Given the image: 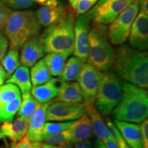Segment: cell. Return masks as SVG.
Wrapping results in <instances>:
<instances>
[{
  "label": "cell",
  "mask_w": 148,
  "mask_h": 148,
  "mask_svg": "<svg viewBox=\"0 0 148 148\" xmlns=\"http://www.w3.org/2000/svg\"><path fill=\"white\" fill-rule=\"evenodd\" d=\"M122 82L114 71L108 70L103 73L95 101V106L101 115L106 116L112 113L119 102Z\"/></svg>",
  "instance_id": "obj_6"
},
{
  "label": "cell",
  "mask_w": 148,
  "mask_h": 148,
  "mask_svg": "<svg viewBox=\"0 0 148 148\" xmlns=\"http://www.w3.org/2000/svg\"><path fill=\"white\" fill-rule=\"evenodd\" d=\"M90 19L86 14L77 18L74 27L73 55L81 60H87L88 52V32Z\"/></svg>",
  "instance_id": "obj_11"
},
{
  "label": "cell",
  "mask_w": 148,
  "mask_h": 148,
  "mask_svg": "<svg viewBox=\"0 0 148 148\" xmlns=\"http://www.w3.org/2000/svg\"><path fill=\"white\" fill-rule=\"evenodd\" d=\"M115 50L111 45L108 35V27L96 24L88 32L87 62L99 71L105 72L112 67Z\"/></svg>",
  "instance_id": "obj_4"
},
{
  "label": "cell",
  "mask_w": 148,
  "mask_h": 148,
  "mask_svg": "<svg viewBox=\"0 0 148 148\" xmlns=\"http://www.w3.org/2000/svg\"><path fill=\"white\" fill-rule=\"evenodd\" d=\"M95 148H106V147H105L104 144L101 140L97 139L95 143Z\"/></svg>",
  "instance_id": "obj_44"
},
{
  "label": "cell",
  "mask_w": 148,
  "mask_h": 148,
  "mask_svg": "<svg viewBox=\"0 0 148 148\" xmlns=\"http://www.w3.org/2000/svg\"><path fill=\"white\" fill-rule=\"evenodd\" d=\"M71 55L66 52H51L46 55L43 59L45 61L51 75L60 77L63 71L66 59Z\"/></svg>",
  "instance_id": "obj_23"
},
{
  "label": "cell",
  "mask_w": 148,
  "mask_h": 148,
  "mask_svg": "<svg viewBox=\"0 0 148 148\" xmlns=\"http://www.w3.org/2000/svg\"><path fill=\"white\" fill-rule=\"evenodd\" d=\"M85 114L82 103H67L60 101L49 103L46 112V121L66 122L78 119Z\"/></svg>",
  "instance_id": "obj_10"
},
{
  "label": "cell",
  "mask_w": 148,
  "mask_h": 148,
  "mask_svg": "<svg viewBox=\"0 0 148 148\" xmlns=\"http://www.w3.org/2000/svg\"><path fill=\"white\" fill-rule=\"evenodd\" d=\"M50 102L38 103L28 121L27 136L31 143L41 142L42 130L46 122V112Z\"/></svg>",
  "instance_id": "obj_14"
},
{
  "label": "cell",
  "mask_w": 148,
  "mask_h": 148,
  "mask_svg": "<svg viewBox=\"0 0 148 148\" xmlns=\"http://www.w3.org/2000/svg\"><path fill=\"white\" fill-rule=\"evenodd\" d=\"M7 84H13L19 88L22 94L30 92L32 85L30 79V74L28 67L19 66L12 75L6 80Z\"/></svg>",
  "instance_id": "obj_22"
},
{
  "label": "cell",
  "mask_w": 148,
  "mask_h": 148,
  "mask_svg": "<svg viewBox=\"0 0 148 148\" xmlns=\"http://www.w3.org/2000/svg\"><path fill=\"white\" fill-rule=\"evenodd\" d=\"M40 25L34 11H12L3 28L10 48L18 49L39 34Z\"/></svg>",
  "instance_id": "obj_3"
},
{
  "label": "cell",
  "mask_w": 148,
  "mask_h": 148,
  "mask_svg": "<svg viewBox=\"0 0 148 148\" xmlns=\"http://www.w3.org/2000/svg\"><path fill=\"white\" fill-rule=\"evenodd\" d=\"M38 104V102L34 99L30 92L23 93L21 97V106L16 114L18 117L28 121Z\"/></svg>",
  "instance_id": "obj_26"
},
{
  "label": "cell",
  "mask_w": 148,
  "mask_h": 148,
  "mask_svg": "<svg viewBox=\"0 0 148 148\" xmlns=\"http://www.w3.org/2000/svg\"><path fill=\"white\" fill-rule=\"evenodd\" d=\"M106 148H119V144H118L116 140L114 138L106 140L103 143Z\"/></svg>",
  "instance_id": "obj_40"
},
{
  "label": "cell",
  "mask_w": 148,
  "mask_h": 148,
  "mask_svg": "<svg viewBox=\"0 0 148 148\" xmlns=\"http://www.w3.org/2000/svg\"><path fill=\"white\" fill-rule=\"evenodd\" d=\"M8 41L3 31H0V61L2 60L8 48Z\"/></svg>",
  "instance_id": "obj_35"
},
{
  "label": "cell",
  "mask_w": 148,
  "mask_h": 148,
  "mask_svg": "<svg viewBox=\"0 0 148 148\" xmlns=\"http://www.w3.org/2000/svg\"><path fill=\"white\" fill-rule=\"evenodd\" d=\"M135 0H99L89 12L85 13L95 24L108 25Z\"/></svg>",
  "instance_id": "obj_8"
},
{
  "label": "cell",
  "mask_w": 148,
  "mask_h": 148,
  "mask_svg": "<svg viewBox=\"0 0 148 148\" xmlns=\"http://www.w3.org/2000/svg\"><path fill=\"white\" fill-rule=\"evenodd\" d=\"M6 78V73H5V70L3 66L0 64V86L3 84Z\"/></svg>",
  "instance_id": "obj_43"
},
{
  "label": "cell",
  "mask_w": 148,
  "mask_h": 148,
  "mask_svg": "<svg viewBox=\"0 0 148 148\" xmlns=\"http://www.w3.org/2000/svg\"><path fill=\"white\" fill-rule=\"evenodd\" d=\"M16 148H31V142L27 138V134L17 144H16Z\"/></svg>",
  "instance_id": "obj_38"
},
{
  "label": "cell",
  "mask_w": 148,
  "mask_h": 148,
  "mask_svg": "<svg viewBox=\"0 0 148 148\" xmlns=\"http://www.w3.org/2000/svg\"><path fill=\"white\" fill-rule=\"evenodd\" d=\"M114 73L120 79L147 88L148 86L147 53L126 44L120 45L115 51L113 65Z\"/></svg>",
  "instance_id": "obj_1"
},
{
  "label": "cell",
  "mask_w": 148,
  "mask_h": 148,
  "mask_svg": "<svg viewBox=\"0 0 148 148\" xmlns=\"http://www.w3.org/2000/svg\"><path fill=\"white\" fill-rule=\"evenodd\" d=\"M71 130L69 128L61 132L42 137L41 142L49 144V145H60V144L66 143V142H71Z\"/></svg>",
  "instance_id": "obj_31"
},
{
  "label": "cell",
  "mask_w": 148,
  "mask_h": 148,
  "mask_svg": "<svg viewBox=\"0 0 148 148\" xmlns=\"http://www.w3.org/2000/svg\"><path fill=\"white\" fill-rule=\"evenodd\" d=\"M141 130L142 138H143V148H148V121L147 119L141 122L140 125Z\"/></svg>",
  "instance_id": "obj_36"
},
{
  "label": "cell",
  "mask_w": 148,
  "mask_h": 148,
  "mask_svg": "<svg viewBox=\"0 0 148 148\" xmlns=\"http://www.w3.org/2000/svg\"><path fill=\"white\" fill-rule=\"evenodd\" d=\"M9 148H16V144L12 143V145L10 146V147H9Z\"/></svg>",
  "instance_id": "obj_48"
},
{
  "label": "cell",
  "mask_w": 148,
  "mask_h": 148,
  "mask_svg": "<svg viewBox=\"0 0 148 148\" xmlns=\"http://www.w3.org/2000/svg\"><path fill=\"white\" fill-rule=\"evenodd\" d=\"M131 47L139 51H145L148 47V16L140 10L131 27L129 34Z\"/></svg>",
  "instance_id": "obj_12"
},
{
  "label": "cell",
  "mask_w": 148,
  "mask_h": 148,
  "mask_svg": "<svg viewBox=\"0 0 148 148\" xmlns=\"http://www.w3.org/2000/svg\"><path fill=\"white\" fill-rule=\"evenodd\" d=\"M62 82L60 78L51 77L47 82L32 87L31 94L38 103L50 102L58 95Z\"/></svg>",
  "instance_id": "obj_18"
},
{
  "label": "cell",
  "mask_w": 148,
  "mask_h": 148,
  "mask_svg": "<svg viewBox=\"0 0 148 148\" xmlns=\"http://www.w3.org/2000/svg\"><path fill=\"white\" fill-rule=\"evenodd\" d=\"M12 10L0 1V31H3L9 15Z\"/></svg>",
  "instance_id": "obj_34"
},
{
  "label": "cell",
  "mask_w": 148,
  "mask_h": 148,
  "mask_svg": "<svg viewBox=\"0 0 148 148\" xmlns=\"http://www.w3.org/2000/svg\"><path fill=\"white\" fill-rule=\"evenodd\" d=\"M142 1V0H138V2H139V1Z\"/></svg>",
  "instance_id": "obj_49"
},
{
  "label": "cell",
  "mask_w": 148,
  "mask_h": 148,
  "mask_svg": "<svg viewBox=\"0 0 148 148\" xmlns=\"http://www.w3.org/2000/svg\"><path fill=\"white\" fill-rule=\"evenodd\" d=\"M70 130L71 132V143L89 139L92 134L91 122L86 113L74 121Z\"/></svg>",
  "instance_id": "obj_21"
},
{
  "label": "cell",
  "mask_w": 148,
  "mask_h": 148,
  "mask_svg": "<svg viewBox=\"0 0 148 148\" xmlns=\"http://www.w3.org/2000/svg\"><path fill=\"white\" fill-rule=\"evenodd\" d=\"M40 145L43 148H74L71 142H66L58 145H52L43 143V142H38Z\"/></svg>",
  "instance_id": "obj_37"
},
{
  "label": "cell",
  "mask_w": 148,
  "mask_h": 148,
  "mask_svg": "<svg viewBox=\"0 0 148 148\" xmlns=\"http://www.w3.org/2000/svg\"><path fill=\"white\" fill-rule=\"evenodd\" d=\"M115 140H116L118 144H119V148H131L126 143H125V141L123 138V137H122L121 134L116 136L115 138Z\"/></svg>",
  "instance_id": "obj_41"
},
{
  "label": "cell",
  "mask_w": 148,
  "mask_h": 148,
  "mask_svg": "<svg viewBox=\"0 0 148 148\" xmlns=\"http://www.w3.org/2000/svg\"><path fill=\"white\" fill-rule=\"evenodd\" d=\"M35 14L40 26L49 27L63 19L68 13L58 0H47Z\"/></svg>",
  "instance_id": "obj_13"
},
{
  "label": "cell",
  "mask_w": 148,
  "mask_h": 148,
  "mask_svg": "<svg viewBox=\"0 0 148 148\" xmlns=\"http://www.w3.org/2000/svg\"><path fill=\"white\" fill-rule=\"evenodd\" d=\"M138 0H135L111 23L108 28V38L110 43L114 45L125 43L128 38L131 27L138 13Z\"/></svg>",
  "instance_id": "obj_7"
},
{
  "label": "cell",
  "mask_w": 148,
  "mask_h": 148,
  "mask_svg": "<svg viewBox=\"0 0 148 148\" xmlns=\"http://www.w3.org/2000/svg\"><path fill=\"white\" fill-rule=\"evenodd\" d=\"M1 3L8 8L14 10H22L32 7L34 0H0Z\"/></svg>",
  "instance_id": "obj_32"
},
{
  "label": "cell",
  "mask_w": 148,
  "mask_h": 148,
  "mask_svg": "<svg viewBox=\"0 0 148 148\" xmlns=\"http://www.w3.org/2000/svg\"><path fill=\"white\" fill-rule=\"evenodd\" d=\"M28 121L18 117L15 120L7 121L0 125V140L8 139L17 144L27 134Z\"/></svg>",
  "instance_id": "obj_15"
},
{
  "label": "cell",
  "mask_w": 148,
  "mask_h": 148,
  "mask_svg": "<svg viewBox=\"0 0 148 148\" xmlns=\"http://www.w3.org/2000/svg\"><path fill=\"white\" fill-rule=\"evenodd\" d=\"M140 6V10L146 14H148V0H142L138 2Z\"/></svg>",
  "instance_id": "obj_42"
},
{
  "label": "cell",
  "mask_w": 148,
  "mask_h": 148,
  "mask_svg": "<svg viewBox=\"0 0 148 148\" xmlns=\"http://www.w3.org/2000/svg\"><path fill=\"white\" fill-rule=\"evenodd\" d=\"M45 53V49L40 37H34L21 47L20 62L23 66L32 67L43 57Z\"/></svg>",
  "instance_id": "obj_16"
},
{
  "label": "cell",
  "mask_w": 148,
  "mask_h": 148,
  "mask_svg": "<svg viewBox=\"0 0 148 148\" xmlns=\"http://www.w3.org/2000/svg\"><path fill=\"white\" fill-rule=\"evenodd\" d=\"M34 1H36V2L40 3H44L47 0H34Z\"/></svg>",
  "instance_id": "obj_47"
},
{
  "label": "cell",
  "mask_w": 148,
  "mask_h": 148,
  "mask_svg": "<svg viewBox=\"0 0 148 148\" xmlns=\"http://www.w3.org/2000/svg\"><path fill=\"white\" fill-rule=\"evenodd\" d=\"M114 124L122 137L131 148H143V138L140 125L114 120Z\"/></svg>",
  "instance_id": "obj_19"
},
{
  "label": "cell",
  "mask_w": 148,
  "mask_h": 148,
  "mask_svg": "<svg viewBox=\"0 0 148 148\" xmlns=\"http://www.w3.org/2000/svg\"><path fill=\"white\" fill-rule=\"evenodd\" d=\"M78 1L79 0H69L70 5H71V8H73L74 10H75V8H76L77 3V2H78Z\"/></svg>",
  "instance_id": "obj_45"
},
{
  "label": "cell",
  "mask_w": 148,
  "mask_h": 148,
  "mask_svg": "<svg viewBox=\"0 0 148 148\" xmlns=\"http://www.w3.org/2000/svg\"><path fill=\"white\" fill-rule=\"evenodd\" d=\"M55 101L73 103H82L83 101V95L78 82L62 81L60 90Z\"/></svg>",
  "instance_id": "obj_20"
},
{
  "label": "cell",
  "mask_w": 148,
  "mask_h": 148,
  "mask_svg": "<svg viewBox=\"0 0 148 148\" xmlns=\"http://www.w3.org/2000/svg\"><path fill=\"white\" fill-rule=\"evenodd\" d=\"M99 0H79L75 10L78 15H82L86 13Z\"/></svg>",
  "instance_id": "obj_33"
},
{
  "label": "cell",
  "mask_w": 148,
  "mask_h": 148,
  "mask_svg": "<svg viewBox=\"0 0 148 148\" xmlns=\"http://www.w3.org/2000/svg\"><path fill=\"white\" fill-rule=\"evenodd\" d=\"M112 112L116 121L141 123L148 115L147 90L130 82H123L121 99Z\"/></svg>",
  "instance_id": "obj_2"
},
{
  "label": "cell",
  "mask_w": 148,
  "mask_h": 148,
  "mask_svg": "<svg viewBox=\"0 0 148 148\" xmlns=\"http://www.w3.org/2000/svg\"><path fill=\"white\" fill-rule=\"evenodd\" d=\"M21 103V95L16 97L0 109V125L14 119Z\"/></svg>",
  "instance_id": "obj_28"
},
{
  "label": "cell",
  "mask_w": 148,
  "mask_h": 148,
  "mask_svg": "<svg viewBox=\"0 0 148 148\" xmlns=\"http://www.w3.org/2000/svg\"><path fill=\"white\" fill-rule=\"evenodd\" d=\"M51 78V73L44 59H40L31 67L30 79L33 86L44 84Z\"/></svg>",
  "instance_id": "obj_24"
},
{
  "label": "cell",
  "mask_w": 148,
  "mask_h": 148,
  "mask_svg": "<svg viewBox=\"0 0 148 148\" xmlns=\"http://www.w3.org/2000/svg\"><path fill=\"white\" fill-rule=\"evenodd\" d=\"M102 75L103 73L90 64H83L77 79L82 90V103H95Z\"/></svg>",
  "instance_id": "obj_9"
},
{
  "label": "cell",
  "mask_w": 148,
  "mask_h": 148,
  "mask_svg": "<svg viewBox=\"0 0 148 148\" xmlns=\"http://www.w3.org/2000/svg\"><path fill=\"white\" fill-rule=\"evenodd\" d=\"M18 96H21V91L16 85L6 83L0 86V109Z\"/></svg>",
  "instance_id": "obj_29"
},
{
  "label": "cell",
  "mask_w": 148,
  "mask_h": 148,
  "mask_svg": "<svg viewBox=\"0 0 148 148\" xmlns=\"http://www.w3.org/2000/svg\"><path fill=\"white\" fill-rule=\"evenodd\" d=\"M75 23V17L71 13L48 27L40 37L45 52H66L71 54L74 49Z\"/></svg>",
  "instance_id": "obj_5"
},
{
  "label": "cell",
  "mask_w": 148,
  "mask_h": 148,
  "mask_svg": "<svg viewBox=\"0 0 148 148\" xmlns=\"http://www.w3.org/2000/svg\"><path fill=\"white\" fill-rule=\"evenodd\" d=\"M82 104L84 108L85 113L90 118L92 132L97 136V139H99L103 143H104L106 140L114 138L109 132L101 115L96 108L95 103H82Z\"/></svg>",
  "instance_id": "obj_17"
},
{
  "label": "cell",
  "mask_w": 148,
  "mask_h": 148,
  "mask_svg": "<svg viewBox=\"0 0 148 148\" xmlns=\"http://www.w3.org/2000/svg\"><path fill=\"white\" fill-rule=\"evenodd\" d=\"M73 145L75 148H92L91 143L88 139L74 142Z\"/></svg>",
  "instance_id": "obj_39"
},
{
  "label": "cell",
  "mask_w": 148,
  "mask_h": 148,
  "mask_svg": "<svg viewBox=\"0 0 148 148\" xmlns=\"http://www.w3.org/2000/svg\"><path fill=\"white\" fill-rule=\"evenodd\" d=\"M31 148H43L40 145L38 142L36 143H31Z\"/></svg>",
  "instance_id": "obj_46"
},
{
  "label": "cell",
  "mask_w": 148,
  "mask_h": 148,
  "mask_svg": "<svg viewBox=\"0 0 148 148\" xmlns=\"http://www.w3.org/2000/svg\"><path fill=\"white\" fill-rule=\"evenodd\" d=\"M86 61L73 56L66 61L60 79L63 82H72L77 80L83 64Z\"/></svg>",
  "instance_id": "obj_25"
},
{
  "label": "cell",
  "mask_w": 148,
  "mask_h": 148,
  "mask_svg": "<svg viewBox=\"0 0 148 148\" xmlns=\"http://www.w3.org/2000/svg\"><path fill=\"white\" fill-rule=\"evenodd\" d=\"M1 62L6 73V77L8 78L21 65L19 52L18 49L10 48V50L5 53L4 57L1 60Z\"/></svg>",
  "instance_id": "obj_27"
},
{
  "label": "cell",
  "mask_w": 148,
  "mask_h": 148,
  "mask_svg": "<svg viewBox=\"0 0 148 148\" xmlns=\"http://www.w3.org/2000/svg\"><path fill=\"white\" fill-rule=\"evenodd\" d=\"M75 121L66 122H45L42 130V138L49 135L54 134L56 133L62 132L70 128L73 124ZM41 138V140H42Z\"/></svg>",
  "instance_id": "obj_30"
}]
</instances>
